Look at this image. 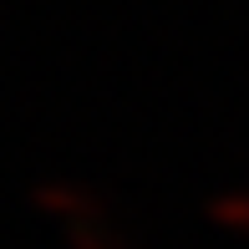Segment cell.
<instances>
[{
  "instance_id": "2",
  "label": "cell",
  "mask_w": 249,
  "mask_h": 249,
  "mask_svg": "<svg viewBox=\"0 0 249 249\" xmlns=\"http://www.w3.org/2000/svg\"><path fill=\"white\" fill-rule=\"evenodd\" d=\"M203 213H209V224H213V229L234 234V239H249V188H244V183H234V188H219V194H209Z\"/></svg>"
},
{
  "instance_id": "1",
  "label": "cell",
  "mask_w": 249,
  "mask_h": 249,
  "mask_svg": "<svg viewBox=\"0 0 249 249\" xmlns=\"http://www.w3.org/2000/svg\"><path fill=\"white\" fill-rule=\"evenodd\" d=\"M31 203L41 209V219H56V224H66V229L107 219L102 194H97V188H87V183H76V178H46V183H36Z\"/></svg>"
},
{
  "instance_id": "3",
  "label": "cell",
  "mask_w": 249,
  "mask_h": 249,
  "mask_svg": "<svg viewBox=\"0 0 249 249\" xmlns=\"http://www.w3.org/2000/svg\"><path fill=\"white\" fill-rule=\"evenodd\" d=\"M66 244H71V249H132V244L122 239V234L112 229L107 219H97V224H76V229H66Z\"/></svg>"
}]
</instances>
